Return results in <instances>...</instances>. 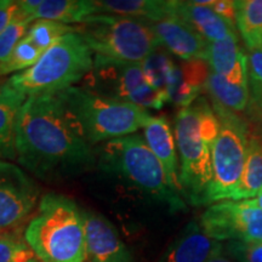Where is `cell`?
Here are the masks:
<instances>
[{
  "mask_svg": "<svg viewBox=\"0 0 262 262\" xmlns=\"http://www.w3.org/2000/svg\"><path fill=\"white\" fill-rule=\"evenodd\" d=\"M245 202H247L249 205L255 206V208H258L262 210V193H260L257 196H255V198L248 199V201H245Z\"/></svg>",
  "mask_w": 262,
  "mask_h": 262,
  "instance_id": "e575fe53",
  "label": "cell"
},
{
  "mask_svg": "<svg viewBox=\"0 0 262 262\" xmlns=\"http://www.w3.org/2000/svg\"><path fill=\"white\" fill-rule=\"evenodd\" d=\"M35 254L26 241L12 232L0 233V262H28Z\"/></svg>",
  "mask_w": 262,
  "mask_h": 262,
  "instance_id": "83f0119b",
  "label": "cell"
},
{
  "mask_svg": "<svg viewBox=\"0 0 262 262\" xmlns=\"http://www.w3.org/2000/svg\"><path fill=\"white\" fill-rule=\"evenodd\" d=\"M32 24L31 18L18 14L9 27L0 34V64L8 60L16 45L26 37Z\"/></svg>",
  "mask_w": 262,
  "mask_h": 262,
  "instance_id": "f1b7e54d",
  "label": "cell"
},
{
  "mask_svg": "<svg viewBox=\"0 0 262 262\" xmlns=\"http://www.w3.org/2000/svg\"><path fill=\"white\" fill-rule=\"evenodd\" d=\"M210 8L214 10L217 15H220L222 18L229 24L234 25L235 22V9H234V2L231 0H214Z\"/></svg>",
  "mask_w": 262,
  "mask_h": 262,
  "instance_id": "d6a6232c",
  "label": "cell"
},
{
  "mask_svg": "<svg viewBox=\"0 0 262 262\" xmlns=\"http://www.w3.org/2000/svg\"><path fill=\"white\" fill-rule=\"evenodd\" d=\"M28 262H41L40 260H39V258L38 257H33L32 258V260L31 261H28Z\"/></svg>",
  "mask_w": 262,
  "mask_h": 262,
  "instance_id": "d590c367",
  "label": "cell"
},
{
  "mask_svg": "<svg viewBox=\"0 0 262 262\" xmlns=\"http://www.w3.org/2000/svg\"><path fill=\"white\" fill-rule=\"evenodd\" d=\"M202 101L181 108L175 119L176 146L180 155L182 196L193 205H205L212 179V143L202 133Z\"/></svg>",
  "mask_w": 262,
  "mask_h": 262,
  "instance_id": "52a82bcc",
  "label": "cell"
},
{
  "mask_svg": "<svg viewBox=\"0 0 262 262\" xmlns=\"http://www.w3.org/2000/svg\"><path fill=\"white\" fill-rule=\"evenodd\" d=\"M96 14L98 11L94 0H40V4L32 15V19L33 22L48 19L64 25H79Z\"/></svg>",
  "mask_w": 262,
  "mask_h": 262,
  "instance_id": "44dd1931",
  "label": "cell"
},
{
  "mask_svg": "<svg viewBox=\"0 0 262 262\" xmlns=\"http://www.w3.org/2000/svg\"><path fill=\"white\" fill-rule=\"evenodd\" d=\"M42 55L44 52L39 50L27 37H25L16 45L8 60L0 64V75L19 73L28 70L40 60Z\"/></svg>",
  "mask_w": 262,
  "mask_h": 262,
  "instance_id": "4316f807",
  "label": "cell"
},
{
  "mask_svg": "<svg viewBox=\"0 0 262 262\" xmlns=\"http://www.w3.org/2000/svg\"><path fill=\"white\" fill-rule=\"evenodd\" d=\"M38 198L37 183L15 164L0 160V233L25 221Z\"/></svg>",
  "mask_w": 262,
  "mask_h": 262,
  "instance_id": "8fae6325",
  "label": "cell"
},
{
  "mask_svg": "<svg viewBox=\"0 0 262 262\" xmlns=\"http://www.w3.org/2000/svg\"><path fill=\"white\" fill-rule=\"evenodd\" d=\"M205 61L216 74L232 84L248 85V58L239 47L237 34L209 42Z\"/></svg>",
  "mask_w": 262,
  "mask_h": 262,
  "instance_id": "2e32d148",
  "label": "cell"
},
{
  "mask_svg": "<svg viewBox=\"0 0 262 262\" xmlns=\"http://www.w3.org/2000/svg\"><path fill=\"white\" fill-rule=\"evenodd\" d=\"M262 193V142L256 137L248 141L247 159L233 202L253 199Z\"/></svg>",
  "mask_w": 262,
  "mask_h": 262,
  "instance_id": "7402d4cb",
  "label": "cell"
},
{
  "mask_svg": "<svg viewBox=\"0 0 262 262\" xmlns=\"http://www.w3.org/2000/svg\"><path fill=\"white\" fill-rule=\"evenodd\" d=\"M141 66H142L143 77L147 84L168 96L166 93H168V88L176 67L168 54L160 51L158 48L141 63Z\"/></svg>",
  "mask_w": 262,
  "mask_h": 262,
  "instance_id": "d4e9b609",
  "label": "cell"
},
{
  "mask_svg": "<svg viewBox=\"0 0 262 262\" xmlns=\"http://www.w3.org/2000/svg\"><path fill=\"white\" fill-rule=\"evenodd\" d=\"M199 225L217 242L262 243V210L245 201L215 203L203 212Z\"/></svg>",
  "mask_w": 262,
  "mask_h": 262,
  "instance_id": "30bf717a",
  "label": "cell"
},
{
  "mask_svg": "<svg viewBox=\"0 0 262 262\" xmlns=\"http://www.w3.org/2000/svg\"><path fill=\"white\" fill-rule=\"evenodd\" d=\"M58 95L81 134L94 147L136 134L152 117L145 108L101 96L81 86L68 88Z\"/></svg>",
  "mask_w": 262,
  "mask_h": 262,
  "instance_id": "277c9868",
  "label": "cell"
},
{
  "mask_svg": "<svg viewBox=\"0 0 262 262\" xmlns=\"http://www.w3.org/2000/svg\"><path fill=\"white\" fill-rule=\"evenodd\" d=\"M25 241L41 262H85L83 209L64 195L45 194L26 228Z\"/></svg>",
  "mask_w": 262,
  "mask_h": 262,
  "instance_id": "7a4b0ae2",
  "label": "cell"
},
{
  "mask_svg": "<svg viewBox=\"0 0 262 262\" xmlns=\"http://www.w3.org/2000/svg\"><path fill=\"white\" fill-rule=\"evenodd\" d=\"M208 262H235V261L231 260V258H228V257H226L225 255H222V251H220V253L215 254L214 256L209 258Z\"/></svg>",
  "mask_w": 262,
  "mask_h": 262,
  "instance_id": "836d02e7",
  "label": "cell"
},
{
  "mask_svg": "<svg viewBox=\"0 0 262 262\" xmlns=\"http://www.w3.org/2000/svg\"><path fill=\"white\" fill-rule=\"evenodd\" d=\"M83 81L84 89L145 110H160L168 102L165 94L147 84L141 63L94 56L93 68Z\"/></svg>",
  "mask_w": 262,
  "mask_h": 262,
  "instance_id": "9c48e42d",
  "label": "cell"
},
{
  "mask_svg": "<svg viewBox=\"0 0 262 262\" xmlns=\"http://www.w3.org/2000/svg\"><path fill=\"white\" fill-rule=\"evenodd\" d=\"M214 108L220 133L211 146L212 179L205 205L233 199L244 170L249 141L244 124L234 113L216 102Z\"/></svg>",
  "mask_w": 262,
  "mask_h": 262,
  "instance_id": "ba28073f",
  "label": "cell"
},
{
  "mask_svg": "<svg viewBox=\"0 0 262 262\" xmlns=\"http://www.w3.org/2000/svg\"><path fill=\"white\" fill-rule=\"evenodd\" d=\"M227 251L235 262H262V243L229 242Z\"/></svg>",
  "mask_w": 262,
  "mask_h": 262,
  "instance_id": "f546056e",
  "label": "cell"
},
{
  "mask_svg": "<svg viewBox=\"0 0 262 262\" xmlns=\"http://www.w3.org/2000/svg\"><path fill=\"white\" fill-rule=\"evenodd\" d=\"M16 158L41 180L78 176L93 168L96 150L85 139L60 95L28 97L16 124Z\"/></svg>",
  "mask_w": 262,
  "mask_h": 262,
  "instance_id": "6da1fadb",
  "label": "cell"
},
{
  "mask_svg": "<svg viewBox=\"0 0 262 262\" xmlns=\"http://www.w3.org/2000/svg\"><path fill=\"white\" fill-rule=\"evenodd\" d=\"M248 71L255 96L262 103V48L250 51L248 57Z\"/></svg>",
  "mask_w": 262,
  "mask_h": 262,
  "instance_id": "4dcf8cb0",
  "label": "cell"
},
{
  "mask_svg": "<svg viewBox=\"0 0 262 262\" xmlns=\"http://www.w3.org/2000/svg\"><path fill=\"white\" fill-rule=\"evenodd\" d=\"M74 29L94 56L114 61L142 63L160 47L152 22L146 19L96 14L74 26Z\"/></svg>",
  "mask_w": 262,
  "mask_h": 262,
  "instance_id": "8992f818",
  "label": "cell"
},
{
  "mask_svg": "<svg viewBox=\"0 0 262 262\" xmlns=\"http://www.w3.org/2000/svg\"><path fill=\"white\" fill-rule=\"evenodd\" d=\"M143 135L150 150L162 164L170 186L182 195L176 156V141L173 140L171 127L166 118L150 117L143 127Z\"/></svg>",
  "mask_w": 262,
  "mask_h": 262,
  "instance_id": "9a60e30c",
  "label": "cell"
},
{
  "mask_svg": "<svg viewBox=\"0 0 262 262\" xmlns=\"http://www.w3.org/2000/svg\"><path fill=\"white\" fill-rule=\"evenodd\" d=\"M175 15L194 28L208 42L221 41L235 34L234 25L217 15L210 6H201L192 2H176Z\"/></svg>",
  "mask_w": 262,
  "mask_h": 262,
  "instance_id": "ac0fdd59",
  "label": "cell"
},
{
  "mask_svg": "<svg viewBox=\"0 0 262 262\" xmlns=\"http://www.w3.org/2000/svg\"><path fill=\"white\" fill-rule=\"evenodd\" d=\"M98 14L127 16L160 22L175 15L176 2L164 0H94Z\"/></svg>",
  "mask_w": 262,
  "mask_h": 262,
  "instance_id": "d6986e66",
  "label": "cell"
},
{
  "mask_svg": "<svg viewBox=\"0 0 262 262\" xmlns=\"http://www.w3.org/2000/svg\"><path fill=\"white\" fill-rule=\"evenodd\" d=\"M95 150L102 171L124 180L173 211L186 208L182 195L170 186L162 164L140 134L107 141Z\"/></svg>",
  "mask_w": 262,
  "mask_h": 262,
  "instance_id": "3957f363",
  "label": "cell"
},
{
  "mask_svg": "<svg viewBox=\"0 0 262 262\" xmlns=\"http://www.w3.org/2000/svg\"><path fill=\"white\" fill-rule=\"evenodd\" d=\"M205 88L211 95L214 102L221 104L222 107L227 108L229 111L242 112L248 106V85L232 84L220 74H216L215 72L211 71L208 80H206Z\"/></svg>",
  "mask_w": 262,
  "mask_h": 262,
  "instance_id": "cb8c5ba5",
  "label": "cell"
},
{
  "mask_svg": "<svg viewBox=\"0 0 262 262\" xmlns=\"http://www.w3.org/2000/svg\"><path fill=\"white\" fill-rule=\"evenodd\" d=\"M220 251V242L209 237L198 222L192 221L173 241L159 262H208Z\"/></svg>",
  "mask_w": 262,
  "mask_h": 262,
  "instance_id": "5bb4252c",
  "label": "cell"
},
{
  "mask_svg": "<svg viewBox=\"0 0 262 262\" xmlns=\"http://www.w3.org/2000/svg\"><path fill=\"white\" fill-rule=\"evenodd\" d=\"M86 233L85 262H134L129 248L114 226L96 212L83 210Z\"/></svg>",
  "mask_w": 262,
  "mask_h": 262,
  "instance_id": "7c38bea8",
  "label": "cell"
},
{
  "mask_svg": "<svg viewBox=\"0 0 262 262\" xmlns=\"http://www.w3.org/2000/svg\"><path fill=\"white\" fill-rule=\"evenodd\" d=\"M26 100L8 81L0 84V159L16 158V124Z\"/></svg>",
  "mask_w": 262,
  "mask_h": 262,
  "instance_id": "ffe728a7",
  "label": "cell"
},
{
  "mask_svg": "<svg viewBox=\"0 0 262 262\" xmlns=\"http://www.w3.org/2000/svg\"><path fill=\"white\" fill-rule=\"evenodd\" d=\"M19 14L18 2L14 0H0V34L9 27Z\"/></svg>",
  "mask_w": 262,
  "mask_h": 262,
  "instance_id": "1f68e13d",
  "label": "cell"
},
{
  "mask_svg": "<svg viewBox=\"0 0 262 262\" xmlns=\"http://www.w3.org/2000/svg\"><path fill=\"white\" fill-rule=\"evenodd\" d=\"M75 32L74 26L60 24V22L48 21V19H37L29 27L27 37L39 50L47 52L52 45H55L62 37Z\"/></svg>",
  "mask_w": 262,
  "mask_h": 262,
  "instance_id": "484cf974",
  "label": "cell"
},
{
  "mask_svg": "<svg viewBox=\"0 0 262 262\" xmlns=\"http://www.w3.org/2000/svg\"><path fill=\"white\" fill-rule=\"evenodd\" d=\"M208 62L204 60L185 61L176 66L168 88V98L182 108L191 106L198 100L202 88L205 86L210 74Z\"/></svg>",
  "mask_w": 262,
  "mask_h": 262,
  "instance_id": "e0dca14e",
  "label": "cell"
},
{
  "mask_svg": "<svg viewBox=\"0 0 262 262\" xmlns=\"http://www.w3.org/2000/svg\"><path fill=\"white\" fill-rule=\"evenodd\" d=\"M235 24L250 51L262 48V0L234 2Z\"/></svg>",
  "mask_w": 262,
  "mask_h": 262,
  "instance_id": "603a6c76",
  "label": "cell"
},
{
  "mask_svg": "<svg viewBox=\"0 0 262 262\" xmlns=\"http://www.w3.org/2000/svg\"><path fill=\"white\" fill-rule=\"evenodd\" d=\"M159 44L185 61L204 60L209 42L178 16H171L152 24Z\"/></svg>",
  "mask_w": 262,
  "mask_h": 262,
  "instance_id": "4fadbf2b",
  "label": "cell"
},
{
  "mask_svg": "<svg viewBox=\"0 0 262 262\" xmlns=\"http://www.w3.org/2000/svg\"><path fill=\"white\" fill-rule=\"evenodd\" d=\"M94 66V54L77 32L62 37L33 67L8 83L26 97L57 94L83 80Z\"/></svg>",
  "mask_w": 262,
  "mask_h": 262,
  "instance_id": "5b68a950",
  "label": "cell"
}]
</instances>
